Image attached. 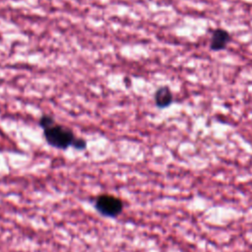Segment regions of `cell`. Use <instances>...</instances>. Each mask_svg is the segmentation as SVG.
Instances as JSON below:
<instances>
[{"instance_id": "cell-1", "label": "cell", "mask_w": 252, "mask_h": 252, "mask_svg": "<svg viewBox=\"0 0 252 252\" xmlns=\"http://www.w3.org/2000/svg\"><path fill=\"white\" fill-rule=\"evenodd\" d=\"M39 125L42 127L44 138L50 146L61 150H66L70 146L73 147L76 140L73 131L57 124L52 116L42 115L39 119Z\"/></svg>"}, {"instance_id": "cell-2", "label": "cell", "mask_w": 252, "mask_h": 252, "mask_svg": "<svg viewBox=\"0 0 252 252\" xmlns=\"http://www.w3.org/2000/svg\"><path fill=\"white\" fill-rule=\"evenodd\" d=\"M95 210L102 216L108 218H116L123 210L122 201L112 195H100L94 203Z\"/></svg>"}, {"instance_id": "cell-3", "label": "cell", "mask_w": 252, "mask_h": 252, "mask_svg": "<svg viewBox=\"0 0 252 252\" xmlns=\"http://www.w3.org/2000/svg\"><path fill=\"white\" fill-rule=\"evenodd\" d=\"M231 36L228 32L223 29H217L213 32L211 40H210V48L214 51H220L224 49L229 43Z\"/></svg>"}, {"instance_id": "cell-4", "label": "cell", "mask_w": 252, "mask_h": 252, "mask_svg": "<svg viewBox=\"0 0 252 252\" xmlns=\"http://www.w3.org/2000/svg\"><path fill=\"white\" fill-rule=\"evenodd\" d=\"M173 100L172 93L167 87H160L155 93V102L159 108L167 107Z\"/></svg>"}, {"instance_id": "cell-5", "label": "cell", "mask_w": 252, "mask_h": 252, "mask_svg": "<svg viewBox=\"0 0 252 252\" xmlns=\"http://www.w3.org/2000/svg\"><path fill=\"white\" fill-rule=\"evenodd\" d=\"M73 147L76 148L77 150H84V149H86V147H87V143H86V141H85L84 139L76 138Z\"/></svg>"}]
</instances>
